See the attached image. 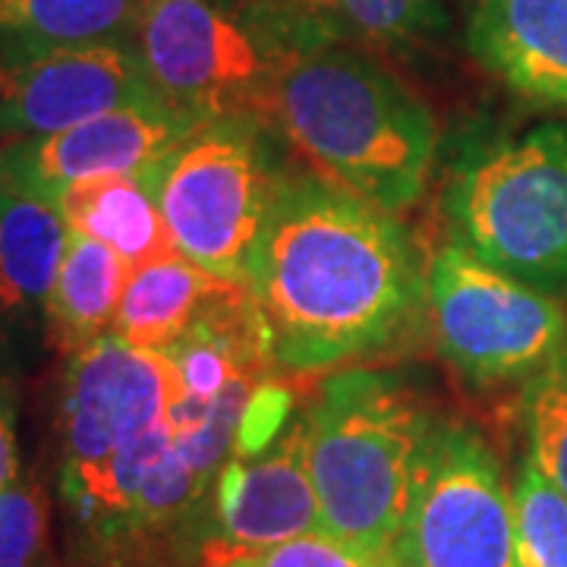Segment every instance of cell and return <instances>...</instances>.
Returning <instances> with one entry per match:
<instances>
[{"mask_svg": "<svg viewBox=\"0 0 567 567\" xmlns=\"http://www.w3.org/2000/svg\"><path fill=\"white\" fill-rule=\"evenodd\" d=\"M268 13L300 51L328 39L391 48L432 32L442 22V0H278Z\"/></svg>", "mask_w": 567, "mask_h": 567, "instance_id": "18", "label": "cell"}, {"mask_svg": "<svg viewBox=\"0 0 567 567\" xmlns=\"http://www.w3.org/2000/svg\"><path fill=\"white\" fill-rule=\"evenodd\" d=\"M35 567H58V565H54V561H51V558H48V555H41V558H39V565H35Z\"/></svg>", "mask_w": 567, "mask_h": 567, "instance_id": "25", "label": "cell"}, {"mask_svg": "<svg viewBox=\"0 0 567 567\" xmlns=\"http://www.w3.org/2000/svg\"><path fill=\"white\" fill-rule=\"evenodd\" d=\"M246 287L271 360L312 372L398 338L425 278L394 212L300 174L281 183Z\"/></svg>", "mask_w": 567, "mask_h": 567, "instance_id": "1", "label": "cell"}, {"mask_svg": "<svg viewBox=\"0 0 567 567\" xmlns=\"http://www.w3.org/2000/svg\"><path fill=\"white\" fill-rule=\"evenodd\" d=\"M268 117L322 177L385 212L420 203L435 121L404 82L350 48H306L284 63Z\"/></svg>", "mask_w": 567, "mask_h": 567, "instance_id": "2", "label": "cell"}, {"mask_svg": "<svg viewBox=\"0 0 567 567\" xmlns=\"http://www.w3.org/2000/svg\"><path fill=\"white\" fill-rule=\"evenodd\" d=\"M130 275L133 265L111 246L70 230L58 281L44 303L54 341L63 350L76 353L107 334L114 328V316Z\"/></svg>", "mask_w": 567, "mask_h": 567, "instance_id": "17", "label": "cell"}, {"mask_svg": "<svg viewBox=\"0 0 567 567\" xmlns=\"http://www.w3.org/2000/svg\"><path fill=\"white\" fill-rule=\"evenodd\" d=\"M244 287L174 252L133 268L111 331L142 350H167Z\"/></svg>", "mask_w": 567, "mask_h": 567, "instance_id": "14", "label": "cell"}, {"mask_svg": "<svg viewBox=\"0 0 567 567\" xmlns=\"http://www.w3.org/2000/svg\"><path fill=\"white\" fill-rule=\"evenodd\" d=\"M177 394L181 375L164 350L126 344L114 331L76 350L63 379L61 492L92 480L117 447L162 423Z\"/></svg>", "mask_w": 567, "mask_h": 567, "instance_id": "9", "label": "cell"}, {"mask_svg": "<svg viewBox=\"0 0 567 567\" xmlns=\"http://www.w3.org/2000/svg\"><path fill=\"white\" fill-rule=\"evenodd\" d=\"M70 227L58 199L0 181V309L29 312L48 303Z\"/></svg>", "mask_w": 567, "mask_h": 567, "instance_id": "15", "label": "cell"}, {"mask_svg": "<svg viewBox=\"0 0 567 567\" xmlns=\"http://www.w3.org/2000/svg\"><path fill=\"white\" fill-rule=\"evenodd\" d=\"M306 416L322 529L394 555L435 420L401 379L372 369L331 375Z\"/></svg>", "mask_w": 567, "mask_h": 567, "instance_id": "3", "label": "cell"}, {"mask_svg": "<svg viewBox=\"0 0 567 567\" xmlns=\"http://www.w3.org/2000/svg\"><path fill=\"white\" fill-rule=\"evenodd\" d=\"M155 99L133 41L0 54V136H54Z\"/></svg>", "mask_w": 567, "mask_h": 567, "instance_id": "10", "label": "cell"}, {"mask_svg": "<svg viewBox=\"0 0 567 567\" xmlns=\"http://www.w3.org/2000/svg\"><path fill=\"white\" fill-rule=\"evenodd\" d=\"M514 498V567H567V495L533 461H524Z\"/></svg>", "mask_w": 567, "mask_h": 567, "instance_id": "20", "label": "cell"}, {"mask_svg": "<svg viewBox=\"0 0 567 567\" xmlns=\"http://www.w3.org/2000/svg\"><path fill=\"white\" fill-rule=\"evenodd\" d=\"M520 413L529 461L567 495V347L529 375Z\"/></svg>", "mask_w": 567, "mask_h": 567, "instance_id": "21", "label": "cell"}, {"mask_svg": "<svg viewBox=\"0 0 567 567\" xmlns=\"http://www.w3.org/2000/svg\"><path fill=\"white\" fill-rule=\"evenodd\" d=\"M142 174L174 249L218 278L249 284L284 183L262 117L203 121Z\"/></svg>", "mask_w": 567, "mask_h": 567, "instance_id": "5", "label": "cell"}, {"mask_svg": "<svg viewBox=\"0 0 567 567\" xmlns=\"http://www.w3.org/2000/svg\"><path fill=\"white\" fill-rule=\"evenodd\" d=\"M142 0H0V54L133 41Z\"/></svg>", "mask_w": 567, "mask_h": 567, "instance_id": "19", "label": "cell"}, {"mask_svg": "<svg viewBox=\"0 0 567 567\" xmlns=\"http://www.w3.org/2000/svg\"><path fill=\"white\" fill-rule=\"evenodd\" d=\"M203 567H401V561L398 555L353 546L328 529H316L262 551L203 558Z\"/></svg>", "mask_w": 567, "mask_h": 567, "instance_id": "22", "label": "cell"}, {"mask_svg": "<svg viewBox=\"0 0 567 567\" xmlns=\"http://www.w3.org/2000/svg\"><path fill=\"white\" fill-rule=\"evenodd\" d=\"M199 123L164 99L117 107L54 136L7 145L0 152V181L58 199L73 183L142 174Z\"/></svg>", "mask_w": 567, "mask_h": 567, "instance_id": "11", "label": "cell"}, {"mask_svg": "<svg viewBox=\"0 0 567 567\" xmlns=\"http://www.w3.org/2000/svg\"><path fill=\"white\" fill-rule=\"evenodd\" d=\"M394 555L401 567H514V498L476 429L432 423Z\"/></svg>", "mask_w": 567, "mask_h": 567, "instance_id": "8", "label": "cell"}, {"mask_svg": "<svg viewBox=\"0 0 567 567\" xmlns=\"http://www.w3.org/2000/svg\"><path fill=\"white\" fill-rule=\"evenodd\" d=\"M439 353L476 385L536 375L567 347V312L543 287L445 246L425 278Z\"/></svg>", "mask_w": 567, "mask_h": 567, "instance_id": "7", "label": "cell"}, {"mask_svg": "<svg viewBox=\"0 0 567 567\" xmlns=\"http://www.w3.org/2000/svg\"><path fill=\"white\" fill-rule=\"evenodd\" d=\"M20 480V451H17V410L13 394L0 372V492Z\"/></svg>", "mask_w": 567, "mask_h": 567, "instance_id": "24", "label": "cell"}, {"mask_svg": "<svg viewBox=\"0 0 567 567\" xmlns=\"http://www.w3.org/2000/svg\"><path fill=\"white\" fill-rule=\"evenodd\" d=\"M466 48L514 95L567 107V0H473Z\"/></svg>", "mask_w": 567, "mask_h": 567, "instance_id": "13", "label": "cell"}, {"mask_svg": "<svg viewBox=\"0 0 567 567\" xmlns=\"http://www.w3.org/2000/svg\"><path fill=\"white\" fill-rule=\"evenodd\" d=\"M454 244L536 287L567 284V123L473 148L445 189Z\"/></svg>", "mask_w": 567, "mask_h": 567, "instance_id": "4", "label": "cell"}, {"mask_svg": "<svg viewBox=\"0 0 567 567\" xmlns=\"http://www.w3.org/2000/svg\"><path fill=\"white\" fill-rule=\"evenodd\" d=\"M58 205L70 230L111 246L133 268L177 252L145 174L73 183L58 196Z\"/></svg>", "mask_w": 567, "mask_h": 567, "instance_id": "16", "label": "cell"}, {"mask_svg": "<svg viewBox=\"0 0 567 567\" xmlns=\"http://www.w3.org/2000/svg\"><path fill=\"white\" fill-rule=\"evenodd\" d=\"M133 48L158 99L196 121L268 117L271 89L297 48L271 13L215 0H142Z\"/></svg>", "mask_w": 567, "mask_h": 567, "instance_id": "6", "label": "cell"}, {"mask_svg": "<svg viewBox=\"0 0 567 567\" xmlns=\"http://www.w3.org/2000/svg\"><path fill=\"white\" fill-rule=\"evenodd\" d=\"M48 536V495L35 480L0 492V567H35Z\"/></svg>", "mask_w": 567, "mask_h": 567, "instance_id": "23", "label": "cell"}, {"mask_svg": "<svg viewBox=\"0 0 567 567\" xmlns=\"http://www.w3.org/2000/svg\"><path fill=\"white\" fill-rule=\"evenodd\" d=\"M218 536L203 558L262 551L322 529L309 470V416H297L259 451L230 457L215 488Z\"/></svg>", "mask_w": 567, "mask_h": 567, "instance_id": "12", "label": "cell"}]
</instances>
